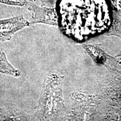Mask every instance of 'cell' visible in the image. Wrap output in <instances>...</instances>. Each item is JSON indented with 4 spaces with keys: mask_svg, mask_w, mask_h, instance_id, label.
I'll use <instances>...</instances> for the list:
<instances>
[{
    "mask_svg": "<svg viewBox=\"0 0 121 121\" xmlns=\"http://www.w3.org/2000/svg\"><path fill=\"white\" fill-rule=\"evenodd\" d=\"M60 30L72 39L83 41L104 33L112 23L108 0H57Z\"/></svg>",
    "mask_w": 121,
    "mask_h": 121,
    "instance_id": "6da1fadb",
    "label": "cell"
},
{
    "mask_svg": "<svg viewBox=\"0 0 121 121\" xmlns=\"http://www.w3.org/2000/svg\"><path fill=\"white\" fill-rule=\"evenodd\" d=\"M63 78L56 72L45 77L38 103L32 118L34 120L52 121L62 118L65 112L62 95Z\"/></svg>",
    "mask_w": 121,
    "mask_h": 121,
    "instance_id": "7a4b0ae2",
    "label": "cell"
},
{
    "mask_svg": "<svg viewBox=\"0 0 121 121\" xmlns=\"http://www.w3.org/2000/svg\"><path fill=\"white\" fill-rule=\"evenodd\" d=\"M26 6L32 13V16L29 21L30 25L44 24L52 26L58 25V17L56 7L39 6L31 1L27 3Z\"/></svg>",
    "mask_w": 121,
    "mask_h": 121,
    "instance_id": "3957f363",
    "label": "cell"
},
{
    "mask_svg": "<svg viewBox=\"0 0 121 121\" xmlns=\"http://www.w3.org/2000/svg\"><path fill=\"white\" fill-rule=\"evenodd\" d=\"M30 25L22 16L0 19V42L9 41L17 31Z\"/></svg>",
    "mask_w": 121,
    "mask_h": 121,
    "instance_id": "277c9868",
    "label": "cell"
},
{
    "mask_svg": "<svg viewBox=\"0 0 121 121\" xmlns=\"http://www.w3.org/2000/svg\"><path fill=\"white\" fill-rule=\"evenodd\" d=\"M0 73L17 78L20 76L19 70L10 64L2 50L0 51Z\"/></svg>",
    "mask_w": 121,
    "mask_h": 121,
    "instance_id": "5b68a950",
    "label": "cell"
},
{
    "mask_svg": "<svg viewBox=\"0 0 121 121\" xmlns=\"http://www.w3.org/2000/svg\"><path fill=\"white\" fill-rule=\"evenodd\" d=\"M31 0H0L1 4L15 6H24Z\"/></svg>",
    "mask_w": 121,
    "mask_h": 121,
    "instance_id": "8992f818",
    "label": "cell"
}]
</instances>
